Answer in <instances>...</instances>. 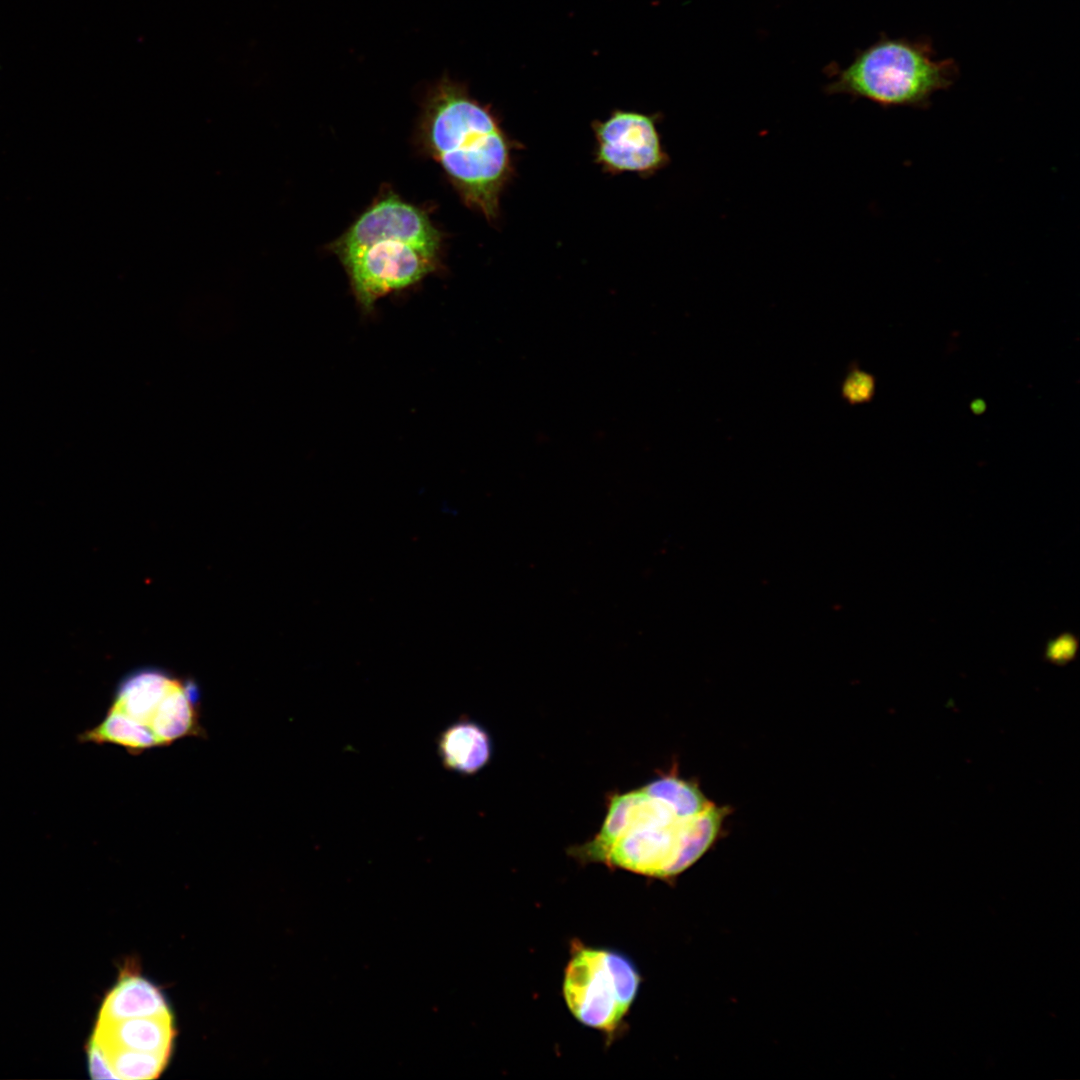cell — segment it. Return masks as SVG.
<instances>
[{
	"label": "cell",
	"mask_w": 1080,
	"mask_h": 1080,
	"mask_svg": "<svg viewBox=\"0 0 1080 1080\" xmlns=\"http://www.w3.org/2000/svg\"><path fill=\"white\" fill-rule=\"evenodd\" d=\"M419 138L464 203L495 221L501 196L515 175L520 143L508 135L491 107L472 97L465 84L444 75L424 98Z\"/></svg>",
	"instance_id": "1"
},
{
	"label": "cell",
	"mask_w": 1080,
	"mask_h": 1080,
	"mask_svg": "<svg viewBox=\"0 0 1080 1080\" xmlns=\"http://www.w3.org/2000/svg\"><path fill=\"white\" fill-rule=\"evenodd\" d=\"M727 808L711 804L683 818L648 784L614 794L599 832L571 849L582 862L668 878L697 861L717 837Z\"/></svg>",
	"instance_id": "2"
},
{
	"label": "cell",
	"mask_w": 1080,
	"mask_h": 1080,
	"mask_svg": "<svg viewBox=\"0 0 1080 1080\" xmlns=\"http://www.w3.org/2000/svg\"><path fill=\"white\" fill-rule=\"evenodd\" d=\"M329 249L343 265L358 305L371 313L381 298L438 269L442 234L423 209L389 191Z\"/></svg>",
	"instance_id": "3"
},
{
	"label": "cell",
	"mask_w": 1080,
	"mask_h": 1080,
	"mask_svg": "<svg viewBox=\"0 0 1080 1080\" xmlns=\"http://www.w3.org/2000/svg\"><path fill=\"white\" fill-rule=\"evenodd\" d=\"M935 55L929 38H892L883 33L858 50L846 67H831L825 92L883 107L925 108L934 94L950 88L959 76L954 59Z\"/></svg>",
	"instance_id": "4"
},
{
	"label": "cell",
	"mask_w": 1080,
	"mask_h": 1080,
	"mask_svg": "<svg viewBox=\"0 0 1080 1080\" xmlns=\"http://www.w3.org/2000/svg\"><path fill=\"white\" fill-rule=\"evenodd\" d=\"M639 985L636 967L623 954L583 947L566 967L563 995L580 1023L612 1032L632 1005Z\"/></svg>",
	"instance_id": "5"
},
{
	"label": "cell",
	"mask_w": 1080,
	"mask_h": 1080,
	"mask_svg": "<svg viewBox=\"0 0 1080 1080\" xmlns=\"http://www.w3.org/2000/svg\"><path fill=\"white\" fill-rule=\"evenodd\" d=\"M659 119V114L615 109L608 118L593 121L595 163L611 175L650 177L665 168L670 157L657 128Z\"/></svg>",
	"instance_id": "6"
},
{
	"label": "cell",
	"mask_w": 1080,
	"mask_h": 1080,
	"mask_svg": "<svg viewBox=\"0 0 1080 1080\" xmlns=\"http://www.w3.org/2000/svg\"><path fill=\"white\" fill-rule=\"evenodd\" d=\"M174 1036L172 1017H138L97 1022L92 1038L106 1048H125L169 1056Z\"/></svg>",
	"instance_id": "7"
},
{
	"label": "cell",
	"mask_w": 1080,
	"mask_h": 1080,
	"mask_svg": "<svg viewBox=\"0 0 1080 1080\" xmlns=\"http://www.w3.org/2000/svg\"><path fill=\"white\" fill-rule=\"evenodd\" d=\"M437 748L443 766L462 775L477 773L488 764L492 755V742L486 729L467 719L458 720L444 729Z\"/></svg>",
	"instance_id": "8"
},
{
	"label": "cell",
	"mask_w": 1080,
	"mask_h": 1080,
	"mask_svg": "<svg viewBox=\"0 0 1080 1080\" xmlns=\"http://www.w3.org/2000/svg\"><path fill=\"white\" fill-rule=\"evenodd\" d=\"M138 1017H172L160 990L140 975L126 974L104 999L98 1022Z\"/></svg>",
	"instance_id": "9"
},
{
	"label": "cell",
	"mask_w": 1080,
	"mask_h": 1080,
	"mask_svg": "<svg viewBox=\"0 0 1080 1080\" xmlns=\"http://www.w3.org/2000/svg\"><path fill=\"white\" fill-rule=\"evenodd\" d=\"M79 739L81 742L120 745L134 755L160 746L148 729L111 709L99 725L85 731Z\"/></svg>",
	"instance_id": "10"
},
{
	"label": "cell",
	"mask_w": 1080,
	"mask_h": 1080,
	"mask_svg": "<svg viewBox=\"0 0 1080 1080\" xmlns=\"http://www.w3.org/2000/svg\"><path fill=\"white\" fill-rule=\"evenodd\" d=\"M647 784L683 818L696 816L712 804L696 784L674 775L663 776Z\"/></svg>",
	"instance_id": "11"
},
{
	"label": "cell",
	"mask_w": 1080,
	"mask_h": 1080,
	"mask_svg": "<svg viewBox=\"0 0 1080 1080\" xmlns=\"http://www.w3.org/2000/svg\"><path fill=\"white\" fill-rule=\"evenodd\" d=\"M104 1048L108 1053L117 1078L123 1080L157 1078L165 1068L169 1058V1056L160 1053L125 1048Z\"/></svg>",
	"instance_id": "12"
},
{
	"label": "cell",
	"mask_w": 1080,
	"mask_h": 1080,
	"mask_svg": "<svg viewBox=\"0 0 1080 1080\" xmlns=\"http://www.w3.org/2000/svg\"><path fill=\"white\" fill-rule=\"evenodd\" d=\"M876 386L875 375L863 370L857 362H853L841 383V397L852 406L866 404L873 400Z\"/></svg>",
	"instance_id": "13"
},
{
	"label": "cell",
	"mask_w": 1080,
	"mask_h": 1080,
	"mask_svg": "<svg viewBox=\"0 0 1080 1080\" xmlns=\"http://www.w3.org/2000/svg\"><path fill=\"white\" fill-rule=\"evenodd\" d=\"M89 1072L93 1079H118L105 1048L94 1038L88 1046Z\"/></svg>",
	"instance_id": "14"
},
{
	"label": "cell",
	"mask_w": 1080,
	"mask_h": 1080,
	"mask_svg": "<svg viewBox=\"0 0 1080 1080\" xmlns=\"http://www.w3.org/2000/svg\"><path fill=\"white\" fill-rule=\"evenodd\" d=\"M969 408L974 415L979 416L986 412L987 403L983 398H974L969 403Z\"/></svg>",
	"instance_id": "15"
}]
</instances>
